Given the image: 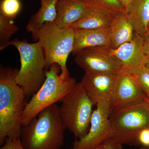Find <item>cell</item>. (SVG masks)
Instances as JSON below:
<instances>
[{"mask_svg": "<svg viewBox=\"0 0 149 149\" xmlns=\"http://www.w3.org/2000/svg\"><path fill=\"white\" fill-rule=\"evenodd\" d=\"M18 70L0 68V145L6 139L20 138L21 119L26 97L24 90L15 82Z\"/></svg>", "mask_w": 149, "mask_h": 149, "instance_id": "6da1fadb", "label": "cell"}, {"mask_svg": "<svg viewBox=\"0 0 149 149\" xmlns=\"http://www.w3.org/2000/svg\"><path fill=\"white\" fill-rule=\"evenodd\" d=\"M65 129L59 106L54 104L22 126L19 139L25 149H61L64 145Z\"/></svg>", "mask_w": 149, "mask_h": 149, "instance_id": "7a4b0ae2", "label": "cell"}, {"mask_svg": "<svg viewBox=\"0 0 149 149\" xmlns=\"http://www.w3.org/2000/svg\"><path fill=\"white\" fill-rule=\"evenodd\" d=\"M14 46L20 56V67L15 82L24 90L27 98L32 97L42 85L46 79L45 59L39 41L28 42L25 40L15 39L8 45Z\"/></svg>", "mask_w": 149, "mask_h": 149, "instance_id": "3957f363", "label": "cell"}, {"mask_svg": "<svg viewBox=\"0 0 149 149\" xmlns=\"http://www.w3.org/2000/svg\"><path fill=\"white\" fill-rule=\"evenodd\" d=\"M60 68L54 64L45 70L46 79L40 89L31 97L24 108L22 125H27L40 112L60 102L72 90L76 81L73 77H63L59 74Z\"/></svg>", "mask_w": 149, "mask_h": 149, "instance_id": "277c9868", "label": "cell"}, {"mask_svg": "<svg viewBox=\"0 0 149 149\" xmlns=\"http://www.w3.org/2000/svg\"><path fill=\"white\" fill-rule=\"evenodd\" d=\"M109 121L112 130L111 138L123 145H139V132L149 128V101L111 108Z\"/></svg>", "mask_w": 149, "mask_h": 149, "instance_id": "5b68a950", "label": "cell"}, {"mask_svg": "<svg viewBox=\"0 0 149 149\" xmlns=\"http://www.w3.org/2000/svg\"><path fill=\"white\" fill-rule=\"evenodd\" d=\"M75 29L62 28L54 22H47L40 29L38 41L43 49L45 59V68L57 64L60 68L61 75L70 76L66 66L67 61L74 47Z\"/></svg>", "mask_w": 149, "mask_h": 149, "instance_id": "8992f818", "label": "cell"}, {"mask_svg": "<svg viewBox=\"0 0 149 149\" xmlns=\"http://www.w3.org/2000/svg\"><path fill=\"white\" fill-rule=\"evenodd\" d=\"M59 112L66 129L76 139H82L90 129L93 107L96 106L83 90L80 83L60 101Z\"/></svg>", "mask_w": 149, "mask_h": 149, "instance_id": "52a82bcc", "label": "cell"}, {"mask_svg": "<svg viewBox=\"0 0 149 149\" xmlns=\"http://www.w3.org/2000/svg\"><path fill=\"white\" fill-rule=\"evenodd\" d=\"M111 103L99 102L91 118L90 129L82 139H75L71 149H94L111 138L112 130L109 121Z\"/></svg>", "mask_w": 149, "mask_h": 149, "instance_id": "ba28073f", "label": "cell"}, {"mask_svg": "<svg viewBox=\"0 0 149 149\" xmlns=\"http://www.w3.org/2000/svg\"><path fill=\"white\" fill-rule=\"evenodd\" d=\"M110 47L85 48L75 55L74 61L86 73L120 74V62L110 52Z\"/></svg>", "mask_w": 149, "mask_h": 149, "instance_id": "9c48e42d", "label": "cell"}, {"mask_svg": "<svg viewBox=\"0 0 149 149\" xmlns=\"http://www.w3.org/2000/svg\"><path fill=\"white\" fill-rule=\"evenodd\" d=\"M119 74L85 72L80 83L95 105L101 101L111 103Z\"/></svg>", "mask_w": 149, "mask_h": 149, "instance_id": "30bf717a", "label": "cell"}, {"mask_svg": "<svg viewBox=\"0 0 149 149\" xmlns=\"http://www.w3.org/2000/svg\"><path fill=\"white\" fill-rule=\"evenodd\" d=\"M109 50L120 62L122 72L134 74L145 65L147 58L144 50L143 37L136 33L132 41L116 49L109 48Z\"/></svg>", "mask_w": 149, "mask_h": 149, "instance_id": "8fae6325", "label": "cell"}, {"mask_svg": "<svg viewBox=\"0 0 149 149\" xmlns=\"http://www.w3.org/2000/svg\"><path fill=\"white\" fill-rule=\"evenodd\" d=\"M146 100L135 74L125 72L119 74L111 108L125 106Z\"/></svg>", "mask_w": 149, "mask_h": 149, "instance_id": "7c38bea8", "label": "cell"}, {"mask_svg": "<svg viewBox=\"0 0 149 149\" xmlns=\"http://www.w3.org/2000/svg\"><path fill=\"white\" fill-rule=\"evenodd\" d=\"M89 6L85 0H58L56 24L62 28L71 27L83 17Z\"/></svg>", "mask_w": 149, "mask_h": 149, "instance_id": "4fadbf2b", "label": "cell"}, {"mask_svg": "<svg viewBox=\"0 0 149 149\" xmlns=\"http://www.w3.org/2000/svg\"><path fill=\"white\" fill-rule=\"evenodd\" d=\"M75 30L74 47L72 52L74 55L85 48L110 47L109 27L97 29H77Z\"/></svg>", "mask_w": 149, "mask_h": 149, "instance_id": "5bb4252c", "label": "cell"}, {"mask_svg": "<svg viewBox=\"0 0 149 149\" xmlns=\"http://www.w3.org/2000/svg\"><path fill=\"white\" fill-rule=\"evenodd\" d=\"M110 47L116 49L133 40L135 32L134 25L126 12L114 17L109 27Z\"/></svg>", "mask_w": 149, "mask_h": 149, "instance_id": "9a60e30c", "label": "cell"}, {"mask_svg": "<svg viewBox=\"0 0 149 149\" xmlns=\"http://www.w3.org/2000/svg\"><path fill=\"white\" fill-rule=\"evenodd\" d=\"M58 1L40 0V9L37 13L31 17L26 27L27 31L32 35L34 41L38 40L39 32L44 24L56 21Z\"/></svg>", "mask_w": 149, "mask_h": 149, "instance_id": "2e32d148", "label": "cell"}, {"mask_svg": "<svg viewBox=\"0 0 149 149\" xmlns=\"http://www.w3.org/2000/svg\"><path fill=\"white\" fill-rule=\"evenodd\" d=\"M115 16L101 8L89 6L83 17L70 27L75 29L108 28Z\"/></svg>", "mask_w": 149, "mask_h": 149, "instance_id": "e0dca14e", "label": "cell"}, {"mask_svg": "<svg viewBox=\"0 0 149 149\" xmlns=\"http://www.w3.org/2000/svg\"><path fill=\"white\" fill-rule=\"evenodd\" d=\"M135 33L143 37L149 32V0H134L126 11Z\"/></svg>", "mask_w": 149, "mask_h": 149, "instance_id": "ac0fdd59", "label": "cell"}, {"mask_svg": "<svg viewBox=\"0 0 149 149\" xmlns=\"http://www.w3.org/2000/svg\"><path fill=\"white\" fill-rule=\"evenodd\" d=\"M18 29L13 20L0 14V50H3L7 47L11 37Z\"/></svg>", "mask_w": 149, "mask_h": 149, "instance_id": "d6986e66", "label": "cell"}, {"mask_svg": "<svg viewBox=\"0 0 149 149\" xmlns=\"http://www.w3.org/2000/svg\"><path fill=\"white\" fill-rule=\"evenodd\" d=\"M89 6L96 7L107 11L116 16L118 14L126 12L119 0H85Z\"/></svg>", "mask_w": 149, "mask_h": 149, "instance_id": "ffe728a7", "label": "cell"}, {"mask_svg": "<svg viewBox=\"0 0 149 149\" xmlns=\"http://www.w3.org/2000/svg\"><path fill=\"white\" fill-rule=\"evenodd\" d=\"M21 9L20 0H2L0 4V14L14 20L16 19Z\"/></svg>", "mask_w": 149, "mask_h": 149, "instance_id": "44dd1931", "label": "cell"}, {"mask_svg": "<svg viewBox=\"0 0 149 149\" xmlns=\"http://www.w3.org/2000/svg\"><path fill=\"white\" fill-rule=\"evenodd\" d=\"M133 74L139 81L147 100L149 101V68L144 65Z\"/></svg>", "mask_w": 149, "mask_h": 149, "instance_id": "7402d4cb", "label": "cell"}, {"mask_svg": "<svg viewBox=\"0 0 149 149\" xmlns=\"http://www.w3.org/2000/svg\"><path fill=\"white\" fill-rule=\"evenodd\" d=\"M0 149H25L21 143L20 139H6Z\"/></svg>", "mask_w": 149, "mask_h": 149, "instance_id": "603a6c76", "label": "cell"}, {"mask_svg": "<svg viewBox=\"0 0 149 149\" xmlns=\"http://www.w3.org/2000/svg\"><path fill=\"white\" fill-rule=\"evenodd\" d=\"M138 141L143 146L149 147V128H145L139 132Z\"/></svg>", "mask_w": 149, "mask_h": 149, "instance_id": "cb8c5ba5", "label": "cell"}, {"mask_svg": "<svg viewBox=\"0 0 149 149\" xmlns=\"http://www.w3.org/2000/svg\"><path fill=\"white\" fill-rule=\"evenodd\" d=\"M102 149H123V145L111 138H109L102 144Z\"/></svg>", "mask_w": 149, "mask_h": 149, "instance_id": "d4e9b609", "label": "cell"}, {"mask_svg": "<svg viewBox=\"0 0 149 149\" xmlns=\"http://www.w3.org/2000/svg\"><path fill=\"white\" fill-rule=\"evenodd\" d=\"M144 50L147 58H149V32L143 36Z\"/></svg>", "mask_w": 149, "mask_h": 149, "instance_id": "484cf974", "label": "cell"}, {"mask_svg": "<svg viewBox=\"0 0 149 149\" xmlns=\"http://www.w3.org/2000/svg\"><path fill=\"white\" fill-rule=\"evenodd\" d=\"M119 1L124 6L127 11L130 7V6L132 4L134 0H119Z\"/></svg>", "mask_w": 149, "mask_h": 149, "instance_id": "4316f807", "label": "cell"}, {"mask_svg": "<svg viewBox=\"0 0 149 149\" xmlns=\"http://www.w3.org/2000/svg\"><path fill=\"white\" fill-rule=\"evenodd\" d=\"M145 65L149 68V58H147L145 62Z\"/></svg>", "mask_w": 149, "mask_h": 149, "instance_id": "83f0119b", "label": "cell"}, {"mask_svg": "<svg viewBox=\"0 0 149 149\" xmlns=\"http://www.w3.org/2000/svg\"><path fill=\"white\" fill-rule=\"evenodd\" d=\"M138 149H149V147L142 146Z\"/></svg>", "mask_w": 149, "mask_h": 149, "instance_id": "f1b7e54d", "label": "cell"}, {"mask_svg": "<svg viewBox=\"0 0 149 149\" xmlns=\"http://www.w3.org/2000/svg\"><path fill=\"white\" fill-rule=\"evenodd\" d=\"M102 145H101V146H99V147H97L96 148L94 149H102Z\"/></svg>", "mask_w": 149, "mask_h": 149, "instance_id": "f546056e", "label": "cell"}, {"mask_svg": "<svg viewBox=\"0 0 149 149\" xmlns=\"http://www.w3.org/2000/svg\"></svg>", "mask_w": 149, "mask_h": 149, "instance_id": "4dcf8cb0", "label": "cell"}]
</instances>
